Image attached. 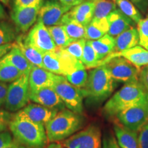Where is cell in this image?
<instances>
[{
  "label": "cell",
  "mask_w": 148,
  "mask_h": 148,
  "mask_svg": "<svg viewBox=\"0 0 148 148\" xmlns=\"http://www.w3.org/2000/svg\"><path fill=\"white\" fill-rule=\"evenodd\" d=\"M70 9L59 0H46L42 2L40 8L38 21L42 22L46 27L60 25L62 16Z\"/></svg>",
  "instance_id": "12"
},
{
  "label": "cell",
  "mask_w": 148,
  "mask_h": 148,
  "mask_svg": "<svg viewBox=\"0 0 148 148\" xmlns=\"http://www.w3.org/2000/svg\"><path fill=\"white\" fill-rule=\"evenodd\" d=\"M101 148H121L116 141V137L113 133L107 132L105 134L102 140Z\"/></svg>",
  "instance_id": "37"
},
{
  "label": "cell",
  "mask_w": 148,
  "mask_h": 148,
  "mask_svg": "<svg viewBox=\"0 0 148 148\" xmlns=\"http://www.w3.org/2000/svg\"><path fill=\"white\" fill-rule=\"evenodd\" d=\"M3 148H25V147H23V146L21 145V144L17 143V142L14 140V141H12V143L8 144V145L5 146V147Z\"/></svg>",
  "instance_id": "46"
},
{
  "label": "cell",
  "mask_w": 148,
  "mask_h": 148,
  "mask_svg": "<svg viewBox=\"0 0 148 148\" xmlns=\"http://www.w3.org/2000/svg\"><path fill=\"white\" fill-rule=\"evenodd\" d=\"M47 28L58 49H64L74 40L68 36L62 25H53Z\"/></svg>",
  "instance_id": "27"
},
{
  "label": "cell",
  "mask_w": 148,
  "mask_h": 148,
  "mask_svg": "<svg viewBox=\"0 0 148 148\" xmlns=\"http://www.w3.org/2000/svg\"><path fill=\"white\" fill-rule=\"evenodd\" d=\"M25 38L29 44L43 54L58 49L48 28L39 21L32 27L28 34L25 35Z\"/></svg>",
  "instance_id": "11"
},
{
  "label": "cell",
  "mask_w": 148,
  "mask_h": 148,
  "mask_svg": "<svg viewBox=\"0 0 148 148\" xmlns=\"http://www.w3.org/2000/svg\"><path fill=\"white\" fill-rule=\"evenodd\" d=\"M147 101H148V93L147 94Z\"/></svg>",
  "instance_id": "50"
},
{
  "label": "cell",
  "mask_w": 148,
  "mask_h": 148,
  "mask_svg": "<svg viewBox=\"0 0 148 148\" xmlns=\"http://www.w3.org/2000/svg\"><path fill=\"white\" fill-rule=\"evenodd\" d=\"M94 50L97 55L98 60L101 62L107 56L114 52L115 38L107 34L95 40H89Z\"/></svg>",
  "instance_id": "23"
},
{
  "label": "cell",
  "mask_w": 148,
  "mask_h": 148,
  "mask_svg": "<svg viewBox=\"0 0 148 148\" xmlns=\"http://www.w3.org/2000/svg\"><path fill=\"white\" fill-rule=\"evenodd\" d=\"M16 45L18 46L20 50L27 60L34 66L44 68L43 53L40 52L38 49L29 44L25 38V35H20L16 38Z\"/></svg>",
  "instance_id": "22"
},
{
  "label": "cell",
  "mask_w": 148,
  "mask_h": 148,
  "mask_svg": "<svg viewBox=\"0 0 148 148\" xmlns=\"http://www.w3.org/2000/svg\"><path fill=\"white\" fill-rule=\"evenodd\" d=\"M60 96L65 106L69 110L78 114H82L83 99L84 97L82 89L78 88L66 80L64 77L52 87Z\"/></svg>",
  "instance_id": "10"
},
{
  "label": "cell",
  "mask_w": 148,
  "mask_h": 148,
  "mask_svg": "<svg viewBox=\"0 0 148 148\" xmlns=\"http://www.w3.org/2000/svg\"><path fill=\"white\" fill-rule=\"evenodd\" d=\"M66 15L75 20L85 27L92 21L94 14V3L92 0H86L73 7L66 12Z\"/></svg>",
  "instance_id": "21"
},
{
  "label": "cell",
  "mask_w": 148,
  "mask_h": 148,
  "mask_svg": "<svg viewBox=\"0 0 148 148\" xmlns=\"http://www.w3.org/2000/svg\"><path fill=\"white\" fill-rule=\"evenodd\" d=\"M12 46H13V43L5 44V45L0 46V58H2L3 56L8 53L12 49Z\"/></svg>",
  "instance_id": "45"
},
{
  "label": "cell",
  "mask_w": 148,
  "mask_h": 148,
  "mask_svg": "<svg viewBox=\"0 0 148 148\" xmlns=\"http://www.w3.org/2000/svg\"><path fill=\"white\" fill-rule=\"evenodd\" d=\"M8 84L6 82H0V107L5 102Z\"/></svg>",
  "instance_id": "42"
},
{
  "label": "cell",
  "mask_w": 148,
  "mask_h": 148,
  "mask_svg": "<svg viewBox=\"0 0 148 148\" xmlns=\"http://www.w3.org/2000/svg\"><path fill=\"white\" fill-rule=\"evenodd\" d=\"M2 58L5 62L14 66L23 74L30 73L34 66L25 58L15 42L13 43L12 49Z\"/></svg>",
  "instance_id": "20"
},
{
  "label": "cell",
  "mask_w": 148,
  "mask_h": 148,
  "mask_svg": "<svg viewBox=\"0 0 148 148\" xmlns=\"http://www.w3.org/2000/svg\"><path fill=\"white\" fill-rule=\"evenodd\" d=\"M61 143L66 148H101V131L98 125L90 124Z\"/></svg>",
  "instance_id": "9"
},
{
  "label": "cell",
  "mask_w": 148,
  "mask_h": 148,
  "mask_svg": "<svg viewBox=\"0 0 148 148\" xmlns=\"http://www.w3.org/2000/svg\"><path fill=\"white\" fill-rule=\"evenodd\" d=\"M16 38L14 27L6 22H0V46L12 43Z\"/></svg>",
  "instance_id": "33"
},
{
  "label": "cell",
  "mask_w": 148,
  "mask_h": 148,
  "mask_svg": "<svg viewBox=\"0 0 148 148\" xmlns=\"http://www.w3.org/2000/svg\"><path fill=\"white\" fill-rule=\"evenodd\" d=\"M114 57H123L139 69L148 65V50L141 46L136 45L130 49L111 53L101 61V65L106 61Z\"/></svg>",
  "instance_id": "16"
},
{
  "label": "cell",
  "mask_w": 148,
  "mask_h": 148,
  "mask_svg": "<svg viewBox=\"0 0 148 148\" xmlns=\"http://www.w3.org/2000/svg\"><path fill=\"white\" fill-rule=\"evenodd\" d=\"M59 1L62 4L71 8L72 7L76 6V5L80 4V3H83L84 1H86V0H59Z\"/></svg>",
  "instance_id": "44"
},
{
  "label": "cell",
  "mask_w": 148,
  "mask_h": 148,
  "mask_svg": "<svg viewBox=\"0 0 148 148\" xmlns=\"http://www.w3.org/2000/svg\"><path fill=\"white\" fill-rule=\"evenodd\" d=\"M86 36L85 39L88 40H95L107 34L108 33L109 24L107 18L101 19L92 20L85 27Z\"/></svg>",
  "instance_id": "25"
},
{
  "label": "cell",
  "mask_w": 148,
  "mask_h": 148,
  "mask_svg": "<svg viewBox=\"0 0 148 148\" xmlns=\"http://www.w3.org/2000/svg\"><path fill=\"white\" fill-rule=\"evenodd\" d=\"M43 0H14V6L29 7L41 5Z\"/></svg>",
  "instance_id": "39"
},
{
  "label": "cell",
  "mask_w": 148,
  "mask_h": 148,
  "mask_svg": "<svg viewBox=\"0 0 148 148\" xmlns=\"http://www.w3.org/2000/svg\"><path fill=\"white\" fill-rule=\"evenodd\" d=\"M139 82L143 85V86L148 93V65L143 66L140 69Z\"/></svg>",
  "instance_id": "40"
},
{
  "label": "cell",
  "mask_w": 148,
  "mask_h": 148,
  "mask_svg": "<svg viewBox=\"0 0 148 148\" xmlns=\"http://www.w3.org/2000/svg\"><path fill=\"white\" fill-rule=\"evenodd\" d=\"M47 148H66L64 147V145H62V143H58V142H53L49 144L47 146Z\"/></svg>",
  "instance_id": "47"
},
{
  "label": "cell",
  "mask_w": 148,
  "mask_h": 148,
  "mask_svg": "<svg viewBox=\"0 0 148 148\" xmlns=\"http://www.w3.org/2000/svg\"><path fill=\"white\" fill-rule=\"evenodd\" d=\"M29 73L21 77L8 85L5 107L9 112H18L28 104L29 98Z\"/></svg>",
  "instance_id": "6"
},
{
  "label": "cell",
  "mask_w": 148,
  "mask_h": 148,
  "mask_svg": "<svg viewBox=\"0 0 148 148\" xmlns=\"http://www.w3.org/2000/svg\"><path fill=\"white\" fill-rule=\"evenodd\" d=\"M86 42V40L85 38L74 40L71 43H70L64 49H65L68 53L73 56L74 58L77 59L78 60L82 61L83 50H84Z\"/></svg>",
  "instance_id": "34"
},
{
  "label": "cell",
  "mask_w": 148,
  "mask_h": 148,
  "mask_svg": "<svg viewBox=\"0 0 148 148\" xmlns=\"http://www.w3.org/2000/svg\"><path fill=\"white\" fill-rule=\"evenodd\" d=\"M23 73L16 68L0 58V82H12L20 77Z\"/></svg>",
  "instance_id": "29"
},
{
  "label": "cell",
  "mask_w": 148,
  "mask_h": 148,
  "mask_svg": "<svg viewBox=\"0 0 148 148\" xmlns=\"http://www.w3.org/2000/svg\"><path fill=\"white\" fill-rule=\"evenodd\" d=\"M29 98L33 102L47 108L60 111L65 108V105L53 88H44L29 92Z\"/></svg>",
  "instance_id": "15"
},
{
  "label": "cell",
  "mask_w": 148,
  "mask_h": 148,
  "mask_svg": "<svg viewBox=\"0 0 148 148\" xmlns=\"http://www.w3.org/2000/svg\"><path fill=\"white\" fill-rule=\"evenodd\" d=\"M116 5L125 15L128 16L134 23H138L142 18V15L138 9L130 0H114Z\"/></svg>",
  "instance_id": "31"
},
{
  "label": "cell",
  "mask_w": 148,
  "mask_h": 148,
  "mask_svg": "<svg viewBox=\"0 0 148 148\" xmlns=\"http://www.w3.org/2000/svg\"><path fill=\"white\" fill-rule=\"evenodd\" d=\"M6 12H5L3 5L0 3V19H5V18H6Z\"/></svg>",
  "instance_id": "48"
},
{
  "label": "cell",
  "mask_w": 148,
  "mask_h": 148,
  "mask_svg": "<svg viewBox=\"0 0 148 148\" xmlns=\"http://www.w3.org/2000/svg\"><path fill=\"white\" fill-rule=\"evenodd\" d=\"M115 88V81L104 65L90 70L86 86L83 88L84 97L101 102L110 97Z\"/></svg>",
  "instance_id": "4"
},
{
  "label": "cell",
  "mask_w": 148,
  "mask_h": 148,
  "mask_svg": "<svg viewBox=\"0 0 148 148\" xmlns=\"http://www.w3.org/2000/svg\"><path fill=\"white\" fill-rule=\"evenodd\" d=\"M41 5L29 7H17L14 5L11 18L15 24L18 32L25 33L32 26L36 21Z\"/></svg>",
  "instance_id": "13"
},
{
  "label": "cell",
  "mask_w": 148,
  "mask_h": 148,
  "mask_svg": "<svg viewBox=\"0 0 148 148\" xmlns=\"http://www.w3.org/2000/svg\"><path fill=\"white\" fill-rule=\"evenodd\" d=\"M82 62L85 68L87 69H94L101 65V62L98 60L97 53L88 40H86L83 50Z\"/></svg>",
  "instance_id": "30"
},
{
  "label": "cell",
  "mask_w": 148,
  "mask_h": 148,
  "mask_svg": "<svg viewBox=\"0 0 148 148\" xmlns=\"http://www.w3.org/2000/svg\"><path fill=\"white\" fill-rule=\"evenodd\" d=\"M139 45L148 50V17L141 18L137 23Z\"/></svg>",
  "instance_id": "35"
},
{
  "label": "cell",
  "mask_w": 148,
  "mask_h": 148,
  "mask_svg": "<svg viewBox=\"0 0 148 148\" xmlns=\"http://www.w3.org/2000/svg\"><path fill=\"white\" fill-rule=\"evenodd\" d=\"M140 11L145 12L148 8V0H130Z\"/></svg>",
  "instance_id": "43"
},
{
  "label": "cell",
  "mask_w": 148,
  "mask_h": 148,
  "mask_svg": "<svg viewBox=\"0 0 148 148\" xmlns=\"http://www.w3.org/2000/svg\"><path fill=\"white\" fill-rule=\"evenodd\" d=\"M60 25L64 27L66 34L72 39L78 40L85 38L86 28L84 25L69 17L66 14L62 16Z\"/></svg>",
  "instance_id": "26"
},
{
  "label": "cell",
  "mask_w": 148,
  "mask_h": 148,
  "mask_svg": "<svg viewBox=\"0 0 148 148\" xmlns=\"http://www.w3.org/2000/svg\"><path fill=\"white\" fill-rule=\"evenodd\" d=\"M21 112L31 121L35 123H41L45 125L50 121L58 111L47 108L38 103H28L26 106L21 109Z\"/></svg>",
  "instance_id": "17"
},
{
  "label": "cell",
  "mask_w": 148,
  "mask_h": 148,
  "mask_svg": "<svg viewBox=\"0 0 148 148\" xmlns=\"http://www.w3.org/2000/svg\"><path fill=\"white\" fill-rule=\"evenodd\" d=\"M107 20L109 24L108 34L114 38L132 27L134 25V21L125 15L119 9L112 11L107 16Z\"/></svg>",
  "instance_id": "18"
},
{
  "label": "cell",
  "mask_w": 148,
  "mask_h": 148,
  "mask_svg": "<svg viewBox=\"0 0 148 148\" xmlns=\"http://www.w3.org/2000/svg\"><path fill=\"white\" fill-rule=\"evenodd\" d=\"M139 43V35L137 29L131 27L115 38L114 52H119L135 47Z\"/></svg>",
  "instance_id": "24"
},
{
  "label": "cell",
  "mask_w": 148,
  "mask_h": 148,
  "mask_svg": "<svg viewBox=\"0 0 148 148\" xmlns=\"http://www.w3.org/2000/svg\"><path fill=\"white\" fill-rule=\"evenodd\" d=\"M44 69L59 75L66 76L76 70L86 69L82 62L74 58L64 49L44 53Z\"/></svg>",
  "instance_id": "5"
},
{
  "label": "cell",
  "mask_w": 148,
  "mask_h": 148,
  "mask_svg": "<svg viewBox=\"0 0 148 148\" xmlns=\"http://www.w3.org/2000/svg\"><path fill=\"white\" fill-rule=\"evenodd\" d=\"M94 3L93 18L101 19L107 18L112 11L116 9L115 1L113 0H92Z\"/></svg>",
  "instance_id": "28"
},
{
  "label": "cell",
  "mask_w": 148,
  "mask_h": 148,
  "mask_svg": "<svg viewBox=\"0 0 148 148\" xmlns=\"http://www.w3.org/2000/svg\"><path fill=\"white\" fill-rule=\"evenodd\" d=\"M13 116L9 111L0 109V133L7 131Z\"/></svg>",
  "instance_id": "36"
},
{
  "label": "cell",
  "mask_w": 148,
  "mask_h": 148,
  "mask_svg": "<svg viewBox=\"0 0 148 148\" xmlns=\"http://www.w3.org/2000/svg\"><path fill=\"white\" fill-rule=\"evenodd\" d=\"M12 141V135L8 131L0 133V148L4 147Z\"/></svg>",
  "instance_id": "41"
},
{
  "label": "cell",
  "mask_w": 148,
  "mask_h": 148,
  "mask_svg": "<svg viewBox=\"0 0 148 148\" xmlns=\"http://www.w3.org/2000/svg\"><path fill=\"white\" fill-rule=\"evenodd\" d=\"M104 65L115 82L124 83L139 81L140 69L123 57H114L106 61Z\"/></svg>",
  "instance_id": "8"
},
{
  "label": "cell",
  "mask_w": 148,
  "mask_h": 148,
  "mask_svg": "<svg viewBox=\"0 0 148 148\" xmlns=\"http://www.w3.org/2000/svg\"><path fill=\"white\" fill-rule=\"evenodd\" d=\"M147 94L139 81L125 84L106 101L103 108V113L108 118L116 117L120 112L138 102Z\"/></svg>",
  "instance_id": "3"
},
{
  "label": "cell",
  "mask_w": 148,
  "mask_h": 148,
  "mask_svg": "<svg viewBox=\"0 0 148 148\" xmlns=\"http://www.w3.org/2000/svg\"><path fill=\"white\" fill-rule=\"evenodd\" d=\"M84 119L81 114L68 108L58 111L45 125L48 141L60 142L75 134L82 127Z\"/></svg>",
  "instance_id": "2"
},
{
  "label": "cell",
  "mask_w": 148,
  "mask_h": 148,
  "mask_svg": "<svg viewBox=\"0 0 148 148\" xmlns=\"http://www.w3.org/2000/svg\"><path fill=\"white\" fill-rule=\"evenodd\" d=\"M116 119L121 124L134 132H138L148 123V101L147 96L128 108L120 112Z\"/></svg>",
  "instance_id": "7"
},
{
  "label": "cell",
  "mask_w": 148,
  "mask_h": 148,
  "mask_svg": "<svg viewBox=\"0 0 148 148\" xmlns=\"http://www.w3.org/2000/svg\"><path fill=\"white\" fill-rule=\"evenodd\" d=\"M14 140L25 148H45L48 142L45 125L31 121L18 111L9 125Z\"/></svg>",
  "instance_id": "1"
},
{
  "label": "cell",
  "mask_w": 148,
  "mask_h": 148,
  "mask_svg": "<svg viewBox=\"0 0 148 148\" xmlns=\"http://www.w3.org/2000/svg\"><path fill=\"white\" fill-rule=\"evenodd\" d=\"M64 77L51 73L44 68L33 66L29 75V92L36 91L44 88H52Z\"/></svg>",
  "instance_id": "14"
},
{
  "label": "cell",
  "mask_w": 148,
  "mask_h": 148,
  "mask_svg": "<svg viewBox=\"0 0 148 148\" xmlns=\"http://www.w3.org/2000/svg\"><path fill=\"white\" fill-rule=\"evenodd\" d=\"M8 1L9 0H0V1H1V2H2L3 3H4V4H8Z\"/></svg>",
  "instance_id": "49"
},
{
  "label": "cell",
  "mask_w": 148,
  "mask_h": 148,
  "mask_svg": "<svg viewBox=\"0 0 148 148\" xmlns=\"http://www.w3.org/2000/svg\"><path fill=\"white\" fill-rule=\"evenodd\" d=\"M113 130L116 141L121 148H138V132L131 130L119 121H114Z\"/></svg>",
  "instance_id": "19"
},
{
  "label": "cell",
  "mask_w": 148,
  "mask_h": 148,
  "mask_svg": "<svg viewBox=\"0 0 148 148\" xmlns=\"http://www.w3.org/2000/svg\"><path fill=\"white\" fill-rule=\"evenodd\" d=\"M138 148H148V123L138 132Z\"/></svg>",
  "instance_id": "38"
},
{
  "label": "cell",
  "mask_w": 148,
  "mask_h": 148,
  "mask_svg": "<svg viewBox=\"0 0 148 148\" xmlns=\"http://www.w3.org/2000/svg\"><path fill=\"white\" fill-rule=\"evenodd\" d=\"M88 74L86 69H78L66 75V79L70 84L75 87L83 89L86 86L88 80Z\"/></svg>",
  "instance_id": "32"
}]
</instances>
